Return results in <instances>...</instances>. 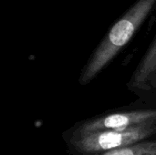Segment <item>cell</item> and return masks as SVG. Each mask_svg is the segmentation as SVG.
I'll return each mask as SVG.
<instances>
[{
	"label": "cell",
	"instance_id": "1",
	"mask_svg": "<svg viewBox=\"0 0 156 155\" xmlns=\"http://www.w3.org/2000/svg\"><path fill=\"white\" fill-rule=\"evenodd\" d=\"M153 2H154V0H144L140 5H138L133 14L122 19L113 26L109 36V44H106V46H104L98 54L96 61H94L91 66V72H96L107 60L112 58L120 47L128 42V40L132 37L135 27L139 25L141 19L147 13Z\"/></svg>",
	"mask_w": 156,
	"mask_h": 155
},
{
	"label": "cell",
	"instance_id": "2",
	"mask_svg": "<svg viewBox=\"0 0 156 155\" xmlns=\"http://www.w3.org/2000/svg\"><path fill=\"white\" fill-rule=\"evenodd\" d=\"M149 133L147 128H132L114 130L103 132H92L84 137L79 143L86 152H99L113 150L132 145Z\"/></svg>",
	"mask_w": 156,
	"mask_h": 155
},
{
	"label": "cell",
	"instance_id": "3",
	"mask_svg": "<svg viewBox=\"0 0 156 155\" xmlns=\"http://www.w3.org/2000/svg\"><path fill=\"white\" fill-rule=\"evenodd\" d=\"M139 117H133V116H127V115H112L103 120V122L101 124H93L89 129L85 130V132L90 133L94 132H98L99 130L102 128L106 129H112V130H124L127 129L130 124H133L134 122H138Z\"/></svg>",
	"mask_w": 156,
	"mask_h": 155
},
{
	"label": "cell",
	"instance_id": "4",
	"mask_svg": "<svg viewBox=\"0 0 156 155\" xmlns=\"http://www.w3.org/2000/svg\"><path fill=\"white\" fill-rule=\"evenodd\" d=\"M103 155H156V143L117 148Z\"/></svg>",
	"mask_w": 156,
	"mask_h": 155
}]
</instances>
